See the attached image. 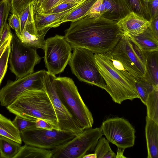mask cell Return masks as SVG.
Returning a JSON list of instances; mask_svg holds the SVG:
<instances>
[{
  "mask_svg": "<svg viewBox=\"0 0 158 158\" xmlns=\"http://www.w3.org/2000/svg\"><path fill=\"white\" fill-rule=\"evenodd\" d=\"M117 22L102 17L94 18L87 15L72 22L64 36L72 48H83L94 54L107 52L123 35Z\"/></svg>",
  "mask_w": 158,
  "mask_h": 158,
  "instance_id": "6da1fadb",
  "label": "cell"
},
{
  "mask_svg": "<svg viewBox=\"0 0 158 158\" xmlns=\"http://www.w3.org/2000/svg\"><path fill=\"white\" fill-rule=\"evenodd\" d=\"M6 108L16 115L32 120L40 119L60 130L55 110L45 89L27 90Z\"/></svg>",
  "mask_w": 158,
  "mask_h": 158,
  "instance_id": "7a4b0ae2",
  "label": "cell"
},
{
  "mask_svg": "<svg viewBox=\"0 0 158 158\" xmlns=\"http://www.w3.org/2000/svg\"><path fill=\"white\" fill-rule=\"evenodd\" d=\"M94 56L100 73L106 83L105 90L114 102L120 104L125 100L139 98L135 82L116 69L105 53L94 54Z\"/></svg>",
  "mask_w": 158,
  "mask_h": 158,
  "instance_id": "3957f363",
  "label": "cell"
},
{
  "mask_svg": "<svg viewBox=\"0 0 158 158\" xmlns=\"http://www.w3.org/2000/svg\"><path fill=\"white\" fill-rule=\"evenodd\" d=\"M55 85L57 94L77 126L82 130L92 128V113L84 102L74 81L67 77H56Z\"/></svg>",
  "mask_w": 158,
  "mask_h": 158,
  "instance_id": "277c9868",
  "label": "cell"
},
{
  "mask_svg": "<svg viewBox=\"0 0 158 158\" xmlns=\"http://www.w3.org/2000/svg\"><path fill=\"white\" fill-rule=\"evenodd\" d=\"M73 49L68 63L73 73L80 81L105 90L106 83L96 63L94 53L83 48Z\"/></svg>",
  "mask_w": 158,
  "mask_h": 158,
  "instance_id": "5b68a950",
  "label": "cell"
},
{
  "mask_svg": "<svg viewBox=\"0 0 158 158\" xmlns=\"http://www.w3.org/2000/svg\"><path fill=\"white\" fill-rule=\"evenodd\" d=\"M102 135L100 127L85 129L71 140L51 150L52 158H83L94 150Z\"/></svg>",
  "mask_w": 158,
  "mask_h": 158,
  "instance_id": "8992f818",
  "label": "cell"
},
{
  "mask_svg": "<svg viewBox=\"0 0 158 158\" xmlns=\"http://www.w3.org/2000/svg\"><path fill=\"white\" fill-rule=\"evenodd\" d=\"M41 59L35 49L24 44L12 33L8 62L16 79L33 73L35 66Z\"/></svg>",
  "mask_w": 158,
  "mask_h": 158,
  "instance_id": "52a82bcc",
  "label": "cell"
},
{
  "mask_svg": "<svg viewBox=\"0 0 158 158\" xmlns=\"http://www.w3.org/2000/svg\"><path fill=\"white\" fill-rule=\"evenodd\" d=\"M110 52L138 77H144L148 53L143 51L129 36H123Z\"/></svg>",
  "mask_w": 158,
  "mask_h": 158,
  "instance_id": "ba28073f",
  "label": "cell"
},
{
  "mask_svg": "<svg viewBox=\"0 0 158 158\" xmlns=\"http://www.w3.org/2000/svg\"><path fill=\"white\" fill-rule=\"evenodd\" d=\"M72 49L64 36L56 35L48 38L44 49L47 71L55 75L63 72L71 57Z\"/></svg>",
  "mask_w": 158,
  "mask_h": 158,
  "instance_id": "9c48e42d",
  "label": "cell"
},
{
  "mask_svg": "<svg viewBox=\"0 0 158 158\" xmlns=\"http://www.w3.org/2000/svg\"><path fill=\"white\" fill-rule=\"evenodd\" d=\"M20 134L25 144L49 150L59 147L77 135L70 132L55 129L48 130L35 127L24 130Z\"/></svg>",
  "mask_w": 158,
  "mask_h": 158,
  "instance_id": "30bf717a",
  "label": "cell"
},
{
  "mask_svg": "<svg viewBox=\"0 0 158 158\" xmlns=\"http://www.w3.org/2000/svg\"><path fill=\"white\" fill-rule=\"evenodd\" d=\"M100 127L103 135L118 148L125 149L134 145L135 130L126 119L119 117L108 118Z\"/></svg>",
  "mask_w": 158,
  "mask_h": 158,
  "instance_id": "8fae6325",
  "label": "cell"
},
{
  "mask_svg": "<svg viewBox=\"0 0 158 158\" xmlns=\"http://www.w3.org/2000/svg\"><path fill=\"white\" fill-rule=\"evenodd\" d=\"M45 71V70H40L15 81H8L0 90L1 105L7 107L27 90L44 89L43 80Z\"/></svg>",
  "mask_w": 158,
  "mask_h": 158,
  "instance_id": "7c38bea8",
  "label": "cell"
},
{
  "mask_svg": "<svg viewBox=\"0 0 158 158\" xmlns=\"http://www.w3.org/2000/svg\"><path fill=\"white\" fill-rule=\"evenodd\" d=\"M55 75L46 71L43 82L45 90L52 103L56 116L60 130L70 132L77 135L84 130L79 127L72 115L60 99L56 92L55 85Z\"/></svg>",
  "mask_w": 158,
  "mask_h": 158,
  "instance_id": "4fadbf2b",
  "label": "cell"
},
{
  "mask_svg": "<svg viewBox=\"0 0 158 158\" xmlns=\"http://www.w3.org/2000/svg\"><path fill=\"white\" fill-rule=\"evenodd\" d=\"M117 24L123 35L132 36L142 33L149 27L150 22L132 11Z\"/></svg>",
  "mask_w": 158,
  "mask_h": 158,
  "instance_id": "5bb4252c",
  "label": "cell"
},
{
  "mask_svg": "<svg viewBox=\"0 0 158 158\" xmlns=\"http://www.w3.org/2000/svg\"><path fill=\"white\" fill-rule=\"evenodd\" d=\"M50 28L47 27L39 31H37L36 27L24 28L18 38L26 46L35 49L41 48L44 50L45 42L44 37Z\"/></svg>",
  "mask_w": 158,
  "mask_h": 158,
  "instance_id": "9a60e30c",
  "label": "cell"
},
{
  "mask_svg": "<svg viewBox=\"0 0 158 158\" xmlns=\"http://www.w3.org/2000/svg\"><path fill=\"white\" fill-rule=\"evenodd\" d=\"M105 12L104 18L117 22L132 12L124 0H103Z\"/></svg>",
  "mask_w": 158,
  "mask_h": 158,
  "instance_id": "2e32d148",
  "label": "cell"
},
{
  "mask_svg": "<svg viewBox=\"0 0 158 158\" xmlns=\"http://www.w3.org/2000/svg\"><path fill=\"white\" fill-rule=\"evenodd\" d=\"M79 6L59 13L35 14L34 15V19L37 30L39 31L47 27L51 28L59 26L62 23L61 21L64 16L71 13Z\"/></svg>",
  "mask_w": 158,
  "mask_h": 158,
  "instance_id": "e0dca14e",
  "label": "cell"
},
{
  "mask_svg": "<svg viewBox=\"0 0 158 158\" xmlns=\"http://www.w3.org/2000/svg\"><path fill=\"white\" fill-rule=\"evenodd\" d=\"M145 134L148 158H158V123L147 116Z\"/></svg>",
  "mask_w": 158,
  "mask_h": 158,
  "instance_id": "ac0fdd59",
  "label": "cell"
},
{
  "mask_svg": "<svg viewBox=\"0 0 158 158\" xmlns=\"http://www.w3.org/2000/svg\"><path fill=\"white\" fill-rule=\"evenodd\" d=\"M129 36L145 52L158 51V40L155 37L149 27L140 34Z\"/></svg>",
  "mask_w": 158,
  "mask_h": 158,
  "instance_id": "d6986e66",
  "label": "cell"
},
{
  "mask_svg": "<svg viewBox=\"0 0 158 158\" xmlns=\"http://www.w3.org/2000/svg\"><path fill=\"white\" fill-rule=\"evenodd\" d=\"M144 77L156 87H158V51L148 53Z\"/></svg>",
  "mask_w": 158,
  "mask_h": 158,
  "instance_id": "ffe728a7",
  "label": "cell"
},
{
  "mask_svg": "<svg viewBox=\"0 0 158 158\" xmlns=\"http://www.w3.org/2000/svg\"><path fill=\"white\" fill-rule=\"evenodd\" d=\"M0 135L10 139L21 144L20 133L10 120L0 114Z\"/></svg>",
  "mask_w": 158,
  "mask_h": 158,
  "instance_id": "44dd1931",
  "label": "cell"
},
{
  "mask_svg": "<svg viewBox=\"0 0 158 158\" xmlns=\"http://www.w3.org/2000/svg\"><path fill=\"white\" fill-rule=\"evenodd\" d=\"M51 150L26 145L21 146L14 158H52Z\"/></svg>",
  "mask_w": 158,
  "mask_h": 158,
  "instance_id": "7402d4cb",
  "label": "cell"
},
{
  "mask_svg": "<svg viewBox=\"0 0 158 158\" xmlns=\"http://www.w3.org/2000/svg\"><path fill=\"white\" fill-rule=\"evenodd\" d=\"M20 144L0 135V150L2 158H14L21 148Z\"/></svg>",
  "mask_w": 158,
  "mask_h": 158,
  "instance_id": "603a6c76",
  "label": "cell"
},
{
  "mask_svg": "<svg viewBox=\"0 0 158 158\" xmlns=\"http://www.w3.org/2000/svg\"><path fill=\"white\" fill-rule=\"evenodd\" d=\"M97 0H85L71 13L65 15L61 21L62 23L74 22L85 16Z\"/></svg>",
  "mask_w": 158,
  "mask_h": 158,
  "instance_id": "cb8c5ba5",
  "label": "cell"
},
{
  "mask_svg": "<svg viewBox=\"0 0 158 158\" xmlns=\"http://www.w3.org/2000/svg\"><path fill=\"white\" fill-rule=\"evenodd\" d=\"M147 116L158 123V88L149 94L146 101Z\"/></svg>",
  "mask_w": 158,
  "mask_h": 158,
  "instance_id": "d4e9b609",
  "label": "cell"
},
{
  "mask_svg": "<svg viewBox=\"0 0 158 158\" xmlns=\"http://www.w3.org/2000/svg\"><path fill=\"white\" fill-rule=\"evenodd\" d=\"M135 85L139 98L145 105L146 101L149 94L156 87L144 77L136 79Z\"/></svg>",
  "mask_w": 158,
  "mask_h": 158,
  "instance_id": "484cf974",
  "label": "cell"
},
{
  "mask_svg": "<svg viewBox=\"0 0 158 158\" xmlns=\"http://www.w3.org/2000/svg\"><path fill=\"white\" fill-rule=\"evenodd\" d=\"M97 158H116V154L111 149L109 142L104 137L98 140L94 149Z\"/></svg>",
  "mask_w": 158,
  "mask_h": 158,
  "instance_id": "4316f807",
  "label": "cell"
},
{
  "mask_svg": "<svg viewBox=\"0 0 158 158\" xmlns=\"http://www.w3.org/2000/svg\"><path fill=\"white\" fill-rule=\"evenodd\" d=\"M105 53L114 66L128 79L135 82L136 79L140 78L138 77L127 68L120 61L114 56L110 51Z\"/></svg>",
  "mask_w": 158,
  "mask_h": 158,
  "instance_id": "83f0119b",
  "label": "cell"
},
{
  "mask_svg": "<svg viewBox=\"0 0 158 158\" xmlns=\"http://www.w3.org/2000/svg\"><path fill=\"white\" fill-rule=\"evenodd\" d=\"M21 23V32L25 26L34 22L33 5H28L19 15Z\"/></svg>",
  "mask_w": 158,
  "mask_h": 158,
  "instance_id": "f1b7e54d",
  "label": "cell"
},
{
  "mask_svg": "<svg viewBox=\"0 0 158 158\" xmlns=\"http://www.w3.org/2000/svg\"><path fill=\"white\" fill-rule=\"evenodd\" d=\"M132 11L149 21V18L147 15L142 0H124Z\"/></svg>",
  "mask_w": 158,
  "mask_h": 158,
  "instance_id": "f546056e",
  "label": "cell"
},
{
  "mask_svg": "<svg viewBox=\"0 0 158 158\" xmlns=\"http://www.w3.org/2000/svg\"><path fill=\"white\" fill-rule=\"evenodd\" d=\"M11 7L9 0L0 1V39L2 31L7 20Z\"/></svg>",
  "mask_w": 158,
  "mask_h": 158,
  "instance_id": "4dcf8cb0",
  "label": "cell"
},
{
  "mask_svg": "<svg viewBox=\"0 0 158 158\" xmlns=\"http://www.w3.org/2000/svg\"><path fill=\"white\" fill-rule=\"evenodd\" d=\"M12 122L20 133L23 131L35 127V121L32 120L16 115Z\"/></svg>",
  "mask_w": 158,
  "mask_h": 158,
  "instance_id": "1f68e13d",
  "label": "cell"
},
{
  "mask_svg": "<svg viewBox=\"0 0 158 158\" xmlns=\"http://www.w3.org/2000/svg\"><path fill=\"white\" fill-rule=\"evenodd\" d=\"M36 0H9L11 13L19 15L30 4H33Z\"/></svg>",
  "mask_w": 158,
  "mask_h": 158,
  "instance_id": "d6a6232c",
  "label": "cell"
},
{
  "mask_svg": "<svg viewBox=\"0 0 158 158\" xmlns=\"http://www.w3.org/2000/svg\"><path fill=\"white\" fill-rule=\"evenodd\" d=\"M10 51V44L7 46L0 58V84L7 70Z\"/></svg>",
  "mask_w": 158,
  "mask_h": 158,
  "instance_id": "836d02e7",
  "label": "cell"
},
{
  "mask_svg": "<svg viewBox=\"0 0 158 158\" xmlns=\"http://www.w3.org/2000/svg\"><path fill=\"white\" fill-rule=\"evenodd\" d=\"M105 10L103 0H97L93 5L87 15L91 17L97 18L102 17Z\"/></svg>",
  "mask_w": 158,
  "mask_h": 158,
  "instance_id": "e575fe53",
  "label": "cell"
},
{
  "mask_svg": "<svg viewBox=\"0 0 158 158\" xmlns=\"http://www.w3.org/2000/svg\"><path fill=\"white\" fill-rule=\"evenodd\" d=\"M83 2L77 3H61L56 6L54 8L44 13H41L50 14L62 12L69 10L73 7L77 6L79 5Z\"/></svg>",
  "mask_w": 158,
  "mask_h": 158,
  "instance_id": "d590c367",
  "label": "cell"
},
{
  "mask_svg": "<svg viewBox=\"0 0 158 158\" xmlns=\"http://www.w3.org/2000/svg\"><path fill=\"white\" fill-rule=\"evenodd\" d=\"M8 24L10 28L15 30L16 35L19 38L21 33V23L19 16L15 13H12L8 19Z\"/></svg>",
  "mask_w": 158,
  "mask_h": 158,
  "instance_id": "8d00e7d4",
  "label": "cell"
},
{
  "mask_svg": "<svg viewBox=\"0 0 158 158\" xmlns=\"http://www.w3.org/2000/svg\"><path fill=\"white\" fill-rule=\"evenodd\" d=\"M60 0H44L36 13H43L54 8L58 5Z\"/></svg>",
  "mask_w": 158,
  "mask_h": 158,
  "instance_id": "74e56055",
  "label": "cell"
},
{
  "mask_svg": "<svg viewBox=\"0 0 158 158\" xmlns=\"http://www.w3.org/2000/svg\"><path fill=\"white\" fill-rule=\"evenodd\" d=\"M148 6L150 21L158 16V0H148Z\"/></svg>",
  "mask_w": 158,
  "mask_h": 158,
  "instance_id": "f35d334b",
  "label": "cell"
},
{
  "mask_svg": "<svg viewBox=\"0 0 158 158\" xmlns=\"http://www.w3.org/2000/svg\"><path fill=\"white\" fill-rule=\"evenodd\" d=\"M35 125L36 127L39 128L48 130L54 129L57 130L54 126L40 119H37L36 120L35 122Z\"/></svg>",
  "mask_w": 158,
  "mask_h": 158,
  "instance_id": "ab89813d",
  "label": "cell"
},
{
  "mask_svg": "<svg viewBox=\"0 0 158 158\" xmlns=\"http://www.w3.org/2000/svg\"><path fill=\"white\" fill-rule=\"evenodd\" d=\"M10 27L7 23L3 29L0 39V47L2 45L6 39L12 34Z\"/></svg>",
  "mask_w": 158,
  "mask_h": 158,
  "instance_id": "60d3db41",
  "label": "cell"
},
{
  "mask_svg": "<svg viewBox=\"0 0 158 158\" xmlns=\"http://www.w3.org/2000/svg\"><path fill=\"white\" fill-rule=\"evenodd\" d=\"M149 27L155 37L158 40V16L152 19Z\"/></svg>",
  "mask_w": 158,
  "mask_h": 158,
  "instance_id": "b9f144b4",
  "label": "cell"
},
{
  "mask_svg": "<svg viewBox=\"0 0 158 158\" xmlns=\"http://www.w3.org/2000/svg\"><path fill=\"white\" fill-rule=\"evenodd\" d=\"M12 33L6 39L2 45L0 47V58L7 46L10 44L12 38Z\"/></svg>",
  "mask_w": 158,
  "mask_h": 158,
  "instance_id": "7bdbcfd3",
  "label": "cell"
},
{
  "mask_svg": "<svg viewBox=\"0 0 158 158\" xmlns=\"http://www.w3.org/2000/svg\"><path fill=\"white\" fill-rule=\"evenodd\" d=\"M44 0H36L33 5V12L34 15L36 13L39 9L41 5Z\"/></svg>",
  "mask_w": 158,
  "mask_h": 158,
  "instance_id": "ee69618b",
  "label": "cell"
},
{
  "mask_svg": "<svg viewBox=\"0 0 158 158\" xmlns=\"http://www.w3.org/2000/svg\"><path fill=\"white\" fill-rule=\"evenodd\" d=\"M85 0H61L58 5L61 3H79L83 2Z\"/></svg>",
  "mask_w": 158,
  "mask_h": 158,
  "instance_id": "f6af8a7d",
  "label": "cell"
},
{
  "mask_svg": "<svg viewBox=\"0 0 158 158\" xmlns=\"http://www.w3.org/2000/svg\"><path fill=\"white\" fill-rule=\"evenodd\" d=\"M142 2L146 13L150 19V15L148 9V0H142Z\"/></svg>",
  "mask_w": 158,
  "mask_h": 158,
  "instance_id": "bcb514c9",
  "label": "cell"
},
{
  "mask_svg": "<svg viewBox=\"0 0 158 158\" xmlns=\"http://www.w3.org/2000/svg\"><path fill=\"white\" fill-rule=\"evenodd\" d=\"M125 149L118 148L116 158H126L123 155V152Z\"/></svg>",
  "mask_w": 158,
  "mask_h": 158,
  "instance_id": "7dc6e473",
  "label": "cell"
},
{
  "mask_svg": "<svg viewBox=\"0 0 158 158\" xmlns=\"http://www.w3.org/2000/svg\"><path fill=\"white\" fill-rule=\"evenodd\" d=\"M83 158H97V156L94 153L93 154H88L84 156Z\"/></svg>",
  "mask_w": 158,
  "mask_h": 158,
  "instance_id": "c3c4849f",
  "label": "cell"
},
{
  "mask_svg": "<svg viewBox=\"0 0 158 158\" xmlns=\"http://www.w3.org/2000/svg\"><path fill=\"white\" fill-rule=\"evenodd\" d=\"M0 158H2L0 150Z\"/></svg>",
  "mask_w": 158,
  "mask_h": 158,
  "instance_id": "681fc988",
  "label": "cell"
},
{
  "mask_svg": "<svg viewBox=\"0 0 158 158\" xmlns=\"http://www.w3.org/2000/svg\"><path fill=\"white\" fill-rule=\"evenodd\" d=\"M1 0H0V1H1Z\"/></svg>",
  "mask_w": 158,
  "mask_h": 158,
  "instance_id": "f907efd6",
  "label": "cell"
},
{
  "mask_svg": "<svg viewBox=\"0 0 158 158\" xmlns=\"http://www.w3.org/2000/svg\"></svg>",
  "mask_w": 158,
  "mask_h": 158,
  "instance_id": "816d5d0a",
  "label": "cell"
}]
</instances>
